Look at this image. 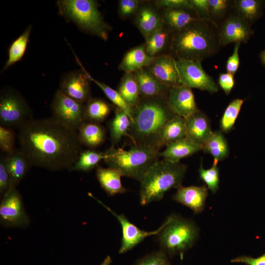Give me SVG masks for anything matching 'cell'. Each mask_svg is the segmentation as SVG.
Wrapping results in <instances>:
<instances>
[{"instance_id":"obj_39","label":"cell","mask_w":265,"mask_h":265,"mask_svg":"<svg viewBox=\"0 0 265 265\" xmlns=\"http://www.w3.org/2000/svg\"><path fill=\"white\" fill-rule=\"evenodd\" d=\"M211 21L217 26V21L222 20L230 9L233 1L228 0H208Z\"/></svg>"},{"instance_id":"obj_19","label":"cell","mask_w":265,"mask_h":265,"mask_svg":"<svg viewBox=\"0 0 265 265\" xmlns=\"http://www.w3.org/2000/svg\"><path fill=\"white\" fill-rule=\"evenodd\" d=\"M133 74L142 98L161 97L165 98V94L170 88L163 85L147 67Z\"/></svg>"},{"instance_id":"obj_3","label":"cell","mask_w":265,"mask_h":265,"mask_svg":"<svg viewBox=\"0 0 265 265\" xmlns=\"http://www.w3.org/2000/svg\"><path fill=\"white\" fill-rule=\"evenodd\" d=\"M174 33L170 49L177 60L201 62L214 55L220 46L218 26L212 21L200 19Z\"/></svg>"},{"instance_id":"obj_32","label":"cell","mask_w":265,"mask_h":265,"mask_svg":"<svg viewBox=\"0 0 265 265\" xmlns=\"http://www.w3.org/2000/svg\"><path fill=\"white\" fill-rule=\"evenodd\" d=\"M118 91L125 101L134 108L141 99L138 84L133 73L125 74L121 80Z\"/></svg>"},{"instance_id":"obj_47","label":"cell","mask_w":265,"mask_h":265,"mask_svg":"<svg viewBox=\"0 0 265 265\" xmlns=\"http://www.w3.org/2000/svg\"><path fill=\"white\" fill-rule=\"evenodd\" d=\"M218 83L225 93L229 95L235 85L234 75L227 72L221 73L219 76Z\"/></svg>"},{"instance_id":"obj_28","label":"cell","mask_w":265,"mask_h":265,"mask_svg":"<svg viewBox=\"0 0 265 265\" xmlns=\"http://www.w3.org/2000/svg\"><path fill=\"white\" fill-rule=\"evenodd\" d=\"M77 131L81 144L91 148L101 145L105 139V129L98 123L85 121Z\"/></svg>"},{"instance_id":"obj_38","label":"cell","mask_w":265,"mask_h":265,"mask_svg":"<svg viewBox=\"0 0 265 265\" xmlns=\"http://www.w3.org/2000/svg\"><path fill=\"white\" fill-rule=\"evenodd\" d=\"M200 178L205 183L207 187L212 193H215L219 188V172L217 163L213 162L212 166L209 169H205L201 162L198 169Z\"/></svg>"},{"instance_id":"obj_1","label":"cell","mask_w":265,"mask_h":265,"mask_svg":"<svg viewBox=\"0 0 265 265\" xmlns=\"http://www.w3.org/2000/svg\"><path fill=\"white\" fill-rule=\"evenodd\" d=\"M18 139L32 166L50 170H69L81 152L77 130L53 117L28 120Z\"/></svg>"},{"instance_id":"obj_2","label":"cell","mask_w":265,"mask_h":265,"mask_svg":"<svg viewBox=\"0 0 265 265\" xmlns=\"http://www.w3.org/2000/svg\"><path fill=\"white\" fill-rule=\"evenodd\" d=\"M175 115L164 98H142L134 108L129 135L134 145L149 146L160 150L162 147L163 128Z\"/></svg>"},{"instance_id":"obj_31","label":"cell","mask_w":265,"mask_h":265,"mask_svg":"<svg viewBox=\"0 0 265 265\" xmlns=\"http://www.w3.org/2000/svg\"><path fill=\"white\" fill-rule=\"evenodd\" d=\"M131 124L132 122L128 115L116 107L114 116L109 124L110 138L113 144H116L123 136L128 134Z\"/></svg>"},{"instance_id":"obj_8","label":"cell","mask_w":265,"mask_h":265,"mask_svg":"<svg viewBox=\"0 0 265 265\" xmlns=\"http://www.w3.org/2000/svg\"><path fill=\"white\" fill-rule=\"evenodd\" d=\"M31 112L26 102L14 90L5 91L0 98V124L12 128L21 127L31 118Z\"/></svg>"},{"instance_id":"obj_13","label":"cell","mask_w":265,"mask_h":265,"mask_svg":"<svg viewBox=\"0 0 265 265\" xmlns=\"http://www.w3.org/2000/svg\"><path fill=\"white\" fill-rule=\"evenodd\" d=\"M253 33L250 25L231 13L218 28L219 44L225 46L232 43H247Z\"/></svg>"},{"instance_id":"obj_26","label":"cell","mask_w":265,"mask_h":265,"mask_svg":"<svg viewBox=\"0 0 265 265\" xmlns=\"http://www.w3.org/2000/svg\"><path fill=\"white\" fill-rule=\"evenodd\" d=\"M265 6V0H236L233 1L232 10L233 13L251 25L262 16Z\"/></svg>"},{"instance_id":"obj_40","label":"cell","mask_w":265,"mask_h":265,"mask_svg":"<svg viewBox=\"0 0 265 265\" xmlns=\"http://www.w3.org/2000/svg\"><path fill=\"white\" fill-rule=\"evenodd\" d=\"M15 133L11 128L0 126V148L6 155L12 154L16 149Z\"/></svg>"},{"instance_id":"obj_16","label":"cell","mask_w":265,"mask_h":265,"mask_svg":"<svg viewBox=\"0 0 265 265\" xmlns=\"http://www.w3.org/2000/svg\"><path fill=\"white\" fill-rule=\"evenodd\" d=\"M165 86L170 88L180 84L175 58L169 54L156 56L147 67Z\"/></svg>"},{"instance_id":"obj_46","label":"cell","mask_w":265,"mask_h":265,"mask_svg":"<svg viewBox=\"0 0 265 265\" xmlns=\"http://www.w3.org/2000/svg\"><path fill=\"white\" fill-rule=\"evenodd\" d=\"M240 43H235L232 54L229 57L226 63L227 73L234 75L238 69L239 65V57L238 54Z\"/></svg>"},{"instance_id":"obj_45","label":"cell","mask_w":265,"mask_h":265,"mask_svg":"<svg viewBox=\"0 0 265 265\" xmlns=\"http://www.w3.org/2000/svg\"><path fill=\"white\" fill-rule=\"evenodd\" d=\"M193 10L201 19L210 20L208 0H190Z\"/></svg>"},{"instance_id":"obj_20","label":"cell","mask_w":265,"mask_h":265,"mask_svg":"<svg viewBox=\"0 0 265 265\" xmlns=\"http://www.w3.org/2000/svg\"><path fill=\"white\" fill-rule=\"evenodd\" d=\"M5 165L10 178V188L16 187L25 178L32 166L29 161L20 149L5 157Z\"/></svg>"},{"instance_id":"obj_10","label":"cell","mask_w":265,"mask_h":265,"mask_svg":"<svg viewBox=\"0 0 265 265\" xmlns=\"http://www.w3.org/2000/svg\"><path fill=\"white\" fill-rule=\"evenodd\" d=\"M175 63L180 84L211 93L218 91L216 83L204 71L201 61L175 59Z\"/></svg>"},{"instance_id":"obj_6","label":"cell","mask_w":265,"mask_h":265,"mask_svg":"<svg viewBox=\"0 0 265 265\" xmlns=\"http://www.w3.org/2000/svg\"><path fill=\"white\" fill-rule=\"evenodd\" d=\"M61 13L85 31L104 40L109 26L105 22L96 1L92 0H61L57 2Z\"/></svg>"},{"instance_id":"obj_17","label":"cell","mask_w":265,"mask_h":265,"mask_svg":"<svg viewBox=\"0 0 265 265\" xmlns=\"http://www.w3.org/2000/svg\"><path fill=\"white\" fill-rule=\"evenodd\" d=\"M208 195V188L206 185L189 186H181L177 188L172 199L190 208L194 213L199 214L205 209Z\"/></svg>"},{"instance_id":"obj_21","label":"cell","mask_w":265,"mask_h":265,"mask_svg":"<svg viewBox=\"0 0 265 265\" xmlns=\"http://www.w3.org/2000/svg\"><path fill=\"white\" fill-rule=\"evenodd\" d=\"M164 25L171 32L179 31L201 19L193 10L164 9L162 14Z\"/></svg>"},{"instance_id":"obj_18","label":"cell","mask_w":265,"mask_h":265,"mask_svg":"<svg viewBox=\"0 0 265 265\" xmlns=\"http://www.w3.org/2000/svg\"><path fill=\"white\" fill-rule=\"evenodd\" d=\"M186 120V138L203 147L212 133L208 117L198 110Z\"/></svg>"},{"instance_id":"obj_29","label":"cell","mask_w":265,"mask_h":265,"mask_svg":"<svg viewBox=\"0 0 265 265\" xmlns=\"http://www.w3.org/2000/svg\"><path fill=\"white\" fill-rule=\"evenodd\" d=\"M186 136V120L175 115L165 125L162 132V146Z\"/></svg>"},{"instance_id":"obj_43","label":"cell","mask_w":265,"mask_h":265,"mask_svg":"<svg viewBox=\"0 0 265 265\" xmlns=\"http://www.w3.org/2000/svg\"><path fill=\"white\" fill-rule=\"evenodd\" d=\"M10 178L5 165V157L0 154V194L2 196L9 189Z\"/></svg>"},{"instance_id":"obj_25","label":"cell","mask_w":265,"mask_h":265,"mask_svg":"<svg viewBox=\"0 0 265 265\" xmlns=\"http://www.w3.org/2000/svg\"><path fill=\"white\" fill-rule=\"evenodd\" d=\"M122 176V173L116 168L99 166L96 169V177L100 185L110 196L126 192V189L121 183Z\"/></svg>"},{"instance_id":"obj_7","label":"cell","mask_w":265,"mask_h":265,"mask_svg":"<svg viewBox=\"0 0 265 265\" xmlns=\"http://www.w3.org/2000/svg\"><path fill=\"white\" fill-rule=\"evenodd\" d=\"M198 235L199 228L193 221L173 214L166 220L158 239L161 250L173 255L191 248Z\"/></svg>"},{"instance_id":"obj_14","label":"cell","mask_w":265,"mask_h":265,"mask_svg":"<svg viewBox=\"0 0 265 265\" xmlns=\"http://www.w3.org/2000/svg\"><path fill=\"white\" fill-rule=\"evenodd\" d=\"M166 100L172 112L185 119L199 110L191 88L182 84L170 88Z\"/></svg>"},{"instance_id":"obj_23","label":"cell","mask_w":265,"mask_h":265,"mask_svg":"<svg viewBox=\"0 0 265 265\" xmlns=\"http://www.w3.org/2000/svg\"><path fill=\"white\" fill-rule=\"evenodd\" d=\"M156 56H150L146 53L145 44L135 47L126 53L120 65V70L126 73H133L148 67Z\"/></svg>"},{"instance_id":"obj_4","label":"cell","mask_w":265,"mask_h":265,"mask_svg":"<svg viewBox=\"0 0 265 265\" xmlns=\"http://www.w3.org/2000/svg\"><path fill=\"white\" fill-rule=\"evenodd\" d=\"M186 169L187 166L180 162L157 160L140 181V204L159 201L167 191L181 186Z\"/></svg>"},{"instance_id":"obj_34","label":"cell","mask_w":265,"mask_h":265,"mask_svg":"<svg viewBox=\"0 0 265 265\" xmlns=\"http://www.w3.org/2000/svg\"><path fill=\"white\" fill-rule=\"evenodd\" d=\"M111 108L102 99H91L85 105V121L96 123L103 121L109 114Z\"/></svg>"},{"instance_id":"obj_27","label":"cell","mask_w":265,"mask_h":265,"mask_svg":"<svg viewBox=\"0 0 265 265\" xmlns=\"http://www.w3.org/2000/svg\"><path fill=\"white\" fill-rule=\"evenodd\" d=\"M202 150L212 155L215 163L227 158L229 154L228 141L220 130L212 132L203 145Z\"/></svg>"},{"instance_id":"obj_5","label":"cell","mask_w":265,"mask_h":265,"mask_svg":"<svg viewBox=\"0 0 265 265\" xmlns=\"http://www.w3.org/2000/svg\"><path fill=\"white\" fill-rule=\"evenodd\" d=\"M106 152L107 157L104 161L109 167L118 169L123 176L139 181L159 157V150L145 145H134L129 150L111 148Z\"/></svg>"},{"instance_id":"obj_24","label":"cell","mask_w":265,"mask_h":265,"mask_svg":"<svg viewBox=\"0 0 265 265\" xmlns=\"http://www.w3.org/2000/svg\"><path fill=\"white\" fill-rule=\"evenodd\" d=\"M202 148L201 145L185 137L167 144L166 149L159 152V155L167 160L179 162L182 159L193 155L202 150Z\"/></svg>"},{"instance_id":"obj_42","label":"cell","mask_w":265,"mask_h":265,"mask_svg":"<svg viewBox=\"0 0 265 265\" xmlns=\"http://www.w3.org/2000/svg\"><path fill=\"white\" fill-rule=\"evenodd\" d=\"M155 3L157 7L160 8L193 10L190 0H158Z\"/></svg>"},{"instance_id":"obj_22","label":"cell","mask_w":265,"mask_h":265,"mask_svg":"<svg viewBox=\"0 0 265 265\" xmlns=\"http://www.w3.org/2000/svg\"><path fill=\"white\" fill-rule=\"evenodd\" d=\"M135 22L145 39L164 26L162 17L155 8L147 5L138 8Z\"/></svg>"},{"instance_id":"obj_12","label":"cell","mask_w":265,"mask_h":265,"mask_svg":"<svg viewBox=\"0 0 265 265\" xmlns=\"http://www.w3.org/2000/svg\"><path fill=\"white\" fill-rule=\"evenodd\" d=\"M88 194L113 214L121 224L122 230V238L121 244L119 250V254H123L130 251L143 241L146 237L154 235H158L166 224L165 221L158 229L153 231L147 232L141 230L130 222L124 214H118L116 213L109 207H107L99 200L96 199L92 194L90 193Z\"/></svg>"},{"instance_id":"obj_41","label":"cell","mask_w":265,"mask_h":265,"mask_svg":"<svg viewBox=\"0 0 265 265\" xmlns=\"http://www.w3.org/2000/svg\"><path fill=\"white\" fill-rule=\"evenodd\" d=\"M135 265H169L167 254L162 250L155 252L139 260Z\"/></svg>"},{"instance_id":"obj_9","label":"cell","mask_w":265,"mask_h":265,"mask_svg":"<svg viewBox=\"0 0 265 265\" xmlns=\"http://www.w3.org/2000/svg\"><path fill=\"white\" fill-rule=\"evenodd\" d=\"M0 221L5 227L25 228L30 224L22 196L16 187L10 188L2 196Z\"/></svg>"},{"instance_id":"obj_44","label":"cell","mask_w":265,"mask_h":265,"mask_svg":"<svg viewBox=\"0 0 265 265\" xmlns=\"http://www.w3.org/2000/svg\"><path fill=\"white\" fill-rule=\"evenodd\" d=\"M139 3L137 0H119V11L120 15L126 17L134 14L139 8Z\"/></svg>"},{"instance_id":"obj_33","label":"cell","mask_w":265,"mask_h":265,"mask_svg":"<svg viewBox=\"0 0 265 265\" xmlns=\"http://www.w3.org/2000/svg\"><path fill=\"white\" fill-rule=\"evenodd\" d=\"M107 157L106 151L103 152L90 150L81 151L77 160L69 171H89L97 166L102 159L105 160Z\"/></svg>"},{"instance_id":"obj_11","label":"cell","mask_w":265,"mask_h":265,"mask_svg":"<svg viewBox=\"0 0 265 265\" xmlns=\"http://www.w3.org/2000/svg\"><path fill=\"white\" fill-rule=\"evenodd\" d=\"M51 108L53 117L76 130L85 122L84 104L73 99L60 90L53 97Z\"/></svg>"},{"instance_id":"obj_50","label":"cell","mask_w":265,"mask_h":265,"mask_svg":"<svg viewBox=\"0 0 265 265\" xmlns=\"http://www.w3.org/2000/svg\"><path fill=\"white\" fill-rule=\"evenodd\" d=\"M260 58L262 63L265 66V50L262 51L260 53Z\"/></svg>"},{"instance_id":"obj_37","label":"cell","mask_w":265,"mask_h":265,"mask_svg":"<svg viewBox=\"0 0 265 265\" xmlns=\"http://www.w3.org/2000/svg\"><path fill=\"white\" fill-rule=\"evenodd\" d=\"M243 102V99H235L225 109L219 122L220 131L223 133H228L233 129Z\"/></svg>"},{"instance_id":"obj_30","label":"cell","mask_w":265,"mask_h":265,"mask_svg":"<svg viewBox=\"0 0 265 265\" xmlns=\"http://www.w3.org/2000/svg\"><path fill=\"white\" fill-rule=\"evenodd\" d=\"M76 57L77 61L81 67L83 71L86 74L89 79L90 80L93 81L102 89L106 96L117 106V107L119 108L124 111L128 115L132 122L133 119L134 114V107L130 106L125 101L118 91H116L106 84L93 79L84 69L77 56H76Z\"/></svg>"},{"instance_id":"obj_15","label":"cell","mask_w":265,"mask_h":265,"mask_svg":"<svg viewBox=\"0 0 265 265\" xmlns=\"http://www.w3.org/2000/svg\"><path fill=\"white\" fill-rule=\"evenodd\" d=\"M89 80L84 71L72 72L63 78L59 90L73 99L85 104L91 99Z\"/></svg>"},{"instance_id":"obj_48","label":"cell","mask_w":265,"mask_h":265,"mask_svg":"<svg viewBox=\"0 0 265 265\" xmlns=\"http://www.w3.org/2000/svg\"><path fill=\"white\" fill-rule=\"evenodd\" d=\"M232 263H243L247 265H265V253L257 258L242 256L231 260Z\"/></svg>"},{"instance_id":"obj_36","label":"cell","mask_w":265,"mask_h":265,"mask_svg":"<svg viewBox=\"0 0 265 265\" xmlns=\"http://www.w3.org/2000/svg\"><path fill=\"white\" fill-rule=\"evenodd\" d=\"M171 33L167 28L163 26L149 36L145 39V47L147 53L150 56H156L164 48Z\"/></svg>"},{"instance_id":"obj_35","label":"cell","mask_w":265,"mask_h":265,"mask_svg":"<svg viewBox=\"0 0 265 265\" xmlns=\"http://www.w3.org/2000/svg\"><path fill=\"white\" fill-rule=\"evenodd\" d=\"M31 29V26H29L24 32L11 44L9 49L8 58L3 70H5L22 58L26 50Z\"/></svg>"},{"instance_id":"obj_49","label":"cell","mask_w":265,"mask_h":265,"mask_svg":"<svg viewBox=\"0 0 265 265\" xmlns=\"http://www.w3.org/2000/svg\"><path fill=\"white\" fill-rule=\"evenodd\" d=\"M111 259L110 256H107L100 265H110Z\"/></svg>"}]
</instances>
